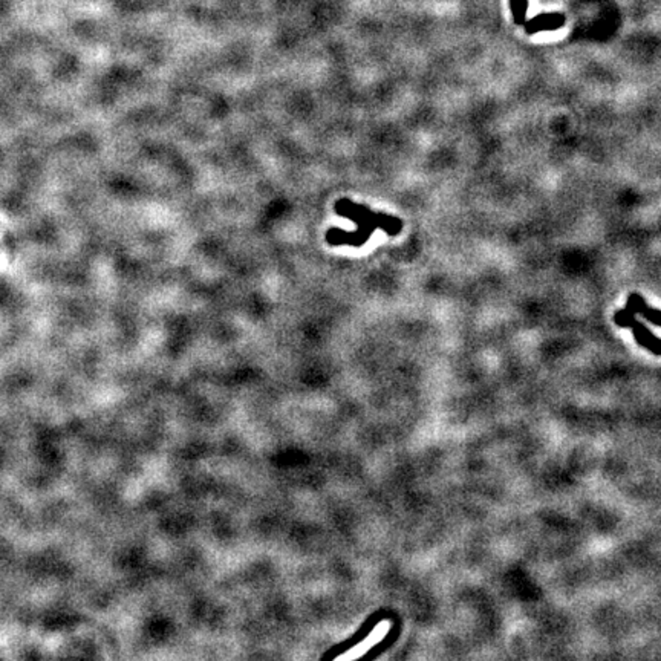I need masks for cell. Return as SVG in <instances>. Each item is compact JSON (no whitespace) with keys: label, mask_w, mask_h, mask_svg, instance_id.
I'll use <instances>...</instances> for the list:
<instances>
[{"label":"cell","mask_w":661,"mask_h":661,"mask_svg":"<svg viewBox=\"0 0 661 661\" xmlns=\"http://www.w3.org/2000/svg\"><path fill=\"white\" fill-rule=\"evenodd\" d=\"M626 308L633 311L635 315H642L652 325L661 328V309L652 308L650 305L646 303L645 298L640 292H631L629 294L628 300H626Z\"/></svg>","instance_id":"obj_5"},{"label":"cell","mask_w":661,"mask_h":661,"mask_svg":"<svg viewBox=\"0 0 661 661\" xmlns=\"http://www.w3.org/2000/svg\"><path fill=\"white\" fill-rule=\"evenodd\" d=\"M566 23V17L561 12H544V14H539V16L533 17L532 20L525 22V33L538 34L545 33V31H557V29L564 28Z\"/></svg>","instance_id":"obj_4"},{"label":"cell","mask_w":661,"mask_h":661,"mask_svg":"<svg viewBox=\"0 0 661 661\" xmlns=\"http://www.w3.org/2000/svg\"><path fill=\"white\" fill-rule=\"evenodd\" d=\"M612 322L618 328H631L633 330L634 340L637 342L639 346L645 347L646 351H649L654 355L661 357L660 337H657L652 330H649L648 326L643 325L642 322L635 319V315H634L633 311H629L626 307L618 309L612 315Z\"/></svg>","instance_id":"obj_2"},{"label":"cell","mask_w":661,"mask_h":661,"mask_svg":"<svg viewBox=\"0 0 661 661\" xmlns=\"http://www.w3.org/2000/svg\"><path fill=\"white\" fill-rule=\"evenodd\" d=\"M334 210L338 216L351 219L357 227H369V229H380L389 236H398L403 230V222L397 216L391 214H378L366 207L363 204L342 198L336 202Z\"/></svg>","instance_id":"obj_1"},{"label":"cell","mask_w":661,"mask_h":661,"mask_svg":"<svg viewBox=\"0 0 661 661\" xmlns=\"http://www.w3.org/2000/svg\"><path fill=\"white\" fill-rule=\"evenodd\" d=\"M511 14L516 25H525L527 22L528 0H509Z\"/></svg>","instance_id":"obj_6"},{"label":"cell","mask_w":661,"mask_h":661,"mask_svg":"<svg viewBox=\"0 0 661 661\" xmlns=\"http://www.w3.org/2000/svg\"><path fill=\"white\" fill-rule=\"evenodd\" d=\"M374 229L369 227H357V230L347 231L338 227L330 229L326 231L325 239L330 247H340V245H347V247L360 248L363 247L366 242L369 241L372 235H374Z\"/></svg>","instance_id":"obj_3"}]
</instances>
